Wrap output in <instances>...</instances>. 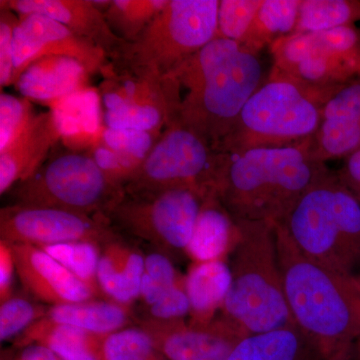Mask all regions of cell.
Instances as JSON below:
<instances>
[{
    "instance_id": "33",
    "label": "cell",
    "mask_w": 360,
    "mask_h": 360,
    "mask_svg": "<svg viewBox=\"0 0 360 360\" xmlns=\"http://www.w3.org/2000/svg\"><path fill=\"white\" fill-rule=\"evenodd\" d=\"M37 113L28 99L0 94V153L15 141L33 122Z\"/></svg>"
},
{
    "instance_id": "22",
    "label": "cell",
    "mask_w": 360,
    "mask_h": 360,
    "mask_svg": "<svg viewBox=\"0 0 360 360\" xmlns=\"http://www.w3.org/2000/svg\"><path fill=\"white\" fill-rule=\"evenodd\" d=\"M106 336L56 323L44 317L23 331L15 345L20 347L44 345L63 360H103V345Z\"/></svg>"
},
{
    "instance_id": "38",
    "label": "cell",
    "mask_w": 360,
    "mask_h": 360,
    "mask_svg": "<svg viewBox=\"0 0 360 360\" xmlns=\"http://www.w3.org/2000/svg\"><path fill=\"white\" fill-rule=\"evenodd\" d=\"M338 175L355 198L360 202V149L345 158Z\"/></svg>"
},
{
    "instance_id": "7",
    "label": "cell",
    "mask_w": 360,
    "mask_h": 360,
    "mask_svg": "<svg viewBox=\"0 0 360 360\" xmlns=\"http://www.w3.org/2000/svg\"><path fill=\"white\" fill-rule=\"evenodd\" d=\"M219 0H167L162 11L110 65L137 77L162 82L215 39Z\"/></svg>"
},
{
    "instance_id": "31",
    "label": "cell",
    "mask_w": 360,
    "mask_h": 360,
    "mask_svg": "<svg viewBox=\"0 0 360 360\" xmlns=\"http://www.w3.org/2000/svg\"><path fill=\"white\" fill-rule=\"evenodd\" d=\"M181 278L170 257L158 251L149 253L144 257L139 298L146 307H150L174 290Z\"/></svg>"
},
{
    "instance_id": "23",
    "label": "cell",
    "mask_w": 360,
    "mask_h": 360,
    "mask_svg": "<svg viewBox=\"0 0 360 360\" xmlns=\"http://www.w3.org/2000/svg\"><path fill=\"white\" fill-rule=\"evenodd\" d=\"M229 360H326L297 326L246 336Z\"/></svg>"
},
{
    "instance_id": "25",
    "label": "cell",
    "mask_w": 360,
    "mask_h": 360,
    "mask_svg": "<svg viewBox=\"0 0 360 360\" xmlns=\"http://www.w3.org/2000/svg\"><path fill=\"white\" fill-rule=\"evenodd\" d=\"M45 317L56 323L82 328L98 335H108L129 328L134 322L130 307L110 300L56 305L47 310Z\"/></svg>"
},
{
    "instance_id": "1",
    "label": "cell",
    "mask_w": 360,
    "mask_h": 360,
    "mask_svg": "<svg viewBox=\"0 0 360 360\" xmlns=\"http://www.w3.org/2000/svg\"><path fill=\"white\" fill-rule=\"evenodd\" d=\"M262 77L259 54L238 42L214 39L163 79L168 122L184 125L219 153Z\"/></svg>"
},
{
    "instance_id": "36",
    "label": "cell",
    "mask_w": 360,
    "mask_h": 360,
    "mask_svg": "<svg viewBox=\"0 0 360 360\" xmlns=\"http://www.w3.org/2000/svg\"><path fill=\"white\" fill-rule=\"evenodd\" d=\"M146 319L155 321L184 319L187 314H191V304L186 293V277H182L174 290H170L155 304L146 307Z\"/></svg>"
},
{
    "instance_id": "28",
    "label": "cell",
    "mask_w": 360,
    "mask_h": 360,
    "mask_svg": "<svg viewBox=\"0 0 360 360\" xmlns=\"http://www.w3.org/2000/svg\"><path fill=\"white\" fill-rule=\"evenodd\" d=\"M101 246L98 243L87 241H72L41 246L40 248L70 270L97 298H101L104 296L99 288L97 274L101 257Z\"/></svg>"
},
{
    "instance_id": "37",
    "label": "cell",
    "mask_w": 360,
    "mask_h": 360,
    "mask_svg": "<svg viewBox=\"0 0 360 360\" xmlns=\"http://www.w3.org/2000/svg\"><path fill=\"white\" fill-rule=\"evenodd\" d=\"M15 259L11 243L0 239V302H4L13 296Z\"/></svg>"
},
{
    "instance_id": "3",
    "label": "cell",
    "mask_w": 360,
    "mask_h": 360,
    "mask_svg": "<svg viewBox=\"0 0 360 360\" xmlns=\"http://www.w3.org/2000/svg\"><path fill=\"white\" fill-rule=\"evenodd\" d=\"M284 295L293 321L326 357L360 335V284L305 257L281 224L274 226Z\"/></svg>"
},
{
    "instance_id": "40",
    "label": "cell",
    "mask_w": 360,
    "mask_h": 360,
    "mask_svg": "<svg viewBox=\"0 0 360 360\" xmlns=\"http://www.w3.org/2000/svg\"><path fill=\"white\" fill-rule=\"evenodd\" d=\"M328 360H355L354 343L338 350Z\"/></svg>"
},
{
    "instance_id": "39",
    "label": "cell",
    "mask_w": 360,
    "mask_h": 360,
    "mask_svg": "<svg viewBox=\"0 0 360 360\" xmlns=\"http://www.w3.org/2000/svg\"><path fill=\"white\" fill-rule=\"evenodd\" d=\"M22 348L18 360H63L44 345H30Z\"/></svg>"
},
{
    "instance_id": "41",
    "label": "cell",
    "mask_w": 360,
    "mask_h": 360,
    "mask_svg": "<svg viewBox=\"0 0 360 360\" xmlns=\"http://www.w3.org/2000/svg\"><path fill=\"white\" fill-rule=\"evenodd\" d=\"M355 360H360V335L354 342Z\"/></svg>"
},
{
    "instance_id": "15",
    "label": "cell",
    "mask_w": 360,
    "mask_h": 360,
    "mask_svg": "<svg viewBox=\"0 0 360 360\" xmlns=\"http://www.w3.org/2000/svg\"><path fill=\"white\" fill-rule=\"evenodd\" d=\"M16 274L26 290L56 307L96 300L91 290L39 246L11 243Z\"/></svg>"
},
{
    "instance_id": "26",
    "label": "cell",
    "mask_w": 360,
    "mask_h": 360,
    "mask_svg": "<svg viewBox=\"0 0 360 360\" xmlns=\"http://www.w3.org/2000/svg\"><path fill=\"white\" fill-rule=\"evenodd\" d=\"M300 0H264L243 44L255 53L292 34Z\"/></svg>"
},
{
    "instance_id": "8",
    "label": "cell",
    "mask_w": 360,
    "mask_h": 360,
    "mask_svg": "<svg viewBox=\"0 0 360 360\" xmlns=\"http://www.w3.org/2000/svg\"><path fill=\"white\" fill-rule=\"evenodd\" d=\"M9 194L11 205L106 219L123 188L111 181L89 153L70 149L51 153L32 176L14 186Z\"/></svg>"
},
{
    "instance_id": "2",
    "label": "cell",
    "mask_w": 360,
    "mask_h": 360,
    "mask_svg": "<svg viewBox=\"0 0 360 360\" xmlns=\"http://www.w3.org/2000/svg\"><path fill=\"white\" fill-rule=\"evenodd\" d=\"M310 143L221 153L217 196L232 219L283 224L326 165Z\"/></svg>"
},
{
    "instance_id": "16",
    "label": "cell",
    "mask_w": 360,
    "mask_h": 360,
    "mask_svg": "<svg viewBox=\"0 0 360 360\" xmlns=\"http://www.w3.org/2000/svg\"><path fill=\"white\" fill-rule=\"evenodd\" d=\"M360 149V75L340 87L322 112L310 151L314 160H345Z\"/></svg>"
},
{
    "instance_id": "32",
    "label": "cell",
    "mask_w": 360,
    "mask_h": 360,
    "mask_svg": "<svg viewBox=\"0 0 360 360\" xmlns=\"http://www.w3.org/2000/svg\"><path fill=\"white\" fill-rule=\"evenodd\" d=\"M264 0H220L215 39L243 44Z\"/></svg>"
},
{
    "instance_id": "14",
    "label": "cell",
    "mask_w": 360,
    "mask_h": 360,
    "mask_svg": "<svg viewBox=\"0 0 360 360\" xmlns=\"http://www.w3.org/2000/svg\"><path fill=\"white\" fill-rule=\"evenodd\" d=\"M137 323L167 360H229L236 345L248 336L224 315L206 326L146 317Z\"/></svg>"
},
{
    "instance_id": "30",
    "label": "cell",
    "mask_w": 360,
    "mask_h": 360,
    "mask_svg": "<svg viewBox=\"0 0 360 360\" xmlns=\"http://www.w3.org/2000/svg\"><path fill=\"white\" fill-rule=\"evenodd\" d=\"M103 360H167L141 326H129L104 338Z\"/></svg>"
},
{
    "instance_id": "42",
    "label": "cell",
    "mask_w": 360,
    "mask_h": 360,
    "mask_svg": "<svg viewBox=\"0 0 360 360\" xmlns=\"http://www.w3.org/2000/svg\"><path fill=\"white\" fill-rule=\"evenodd\" d=\"M356 278H357V281H359V284H360V276H356Z\"/></svg>"
},
{
    "instance_id": "19",
    "label": "cell",
    "mask_w": 360,
    "mask_h": 360,
    "mask_svg": "<svg viewBox=\"0 0 360 360\" xmlns=\"http://www.w3.org/2000/svg\"><path fill=\"white\" fill-rule=\"evenodd\" d=\"M90 73L66 56H47L28 65L14 86L28 101L52 103L84 89Z\"/></svg>"
},
{
    "instance_id": "35",
    "label": "cell",
    "mask_w": 360,
    "mask_h": 360,
    "mask_svg": "<svg viewBox=\"0 0 360 360\" xmlns=\"http://www.w3.org/2000/svg\"><path fill=\"white\" fill-rule=\"evenodd\" d=\"M1 8V7H0ZM20 18L7 8L0 9V86L14 84L13 37Z\"/></svg>"
},
{
    "instance_id": "20",
    "label": "cell",
    "mask_w": 360,
    "mask_h": 360,
    "mask_svg": "<svg viewBox=\"0 0 360 360\" xmlns=\"http://www.w3.org/2000/svg\"><path fill=\"white\" fill-rule=\"evenodd\" d=\"M144 257L139 248L120 236L101 246L97 278L106 300L131 307L139 298Z\"/></svg>"
},
{
    "instance_id": "4",
    "label": "cell",
    "mask_w": 360,
    "mask_h": 360,
    "mask_svg": "<svg viewBox=\"0 0 360 360\" xmlns=\"http://www.w3.org/2000/svg\"><path fill=\"white\" fill-rule=\"evenodd\" d=\"M338 89L305 84L272 66L269 77L243 106L219 153L286 148L312 141L324 106Z\"/></svg>"
},
{
    "instance_id": "9",
    "label": "cell",
    "mask_w": 360,
    "mask_h": 360,
    "mask_svg": "<svg viewBox=\"0 0 360 360\" xmlns=\"http://www.w3.org/2000/svg\"><path fill=\"white\" fill-rule=\"evenodd\" d=\"M208 198V196H207ZM206 196L189 188L125 193L106 219L167 255L186 253Z\"/></svg>"
},
{
    "instance_id": "13",
    "label": "cell",
    "mask_w": 360,
    "mask_h": 360,
    "mask_svg": "<svg viewBox=\"0 0 360 360\" xmlns=\"http://www.w3.org/2000/svg\"><path fill=\"white\" fill-rule=\"evenodd\" d=\"M18 18L13 37L14 84L28 65L47 56L75 59L90 75L101 73L110 63L103 49L58 21L40 14Z\"/></svg>"
},
{
    "instance_id": "18",
    "label": "cell",
    "mask_w": 360,
    "mask_h": 360,
    "mask_svg": "<svg viewBox=\"0 0 360 360\" xmlns=\"http://www.w3.org/2000/svg\"><path fill=\"white\" fill-rule=\"evenodd\" d=\"M63 139L58 116L52 110L35 116L28 129L0 153V193L30 179L41 167Z\"/></svg>"
},
{
    "instance_id": "6",
    "label": "cell",
    "mask_w": 360,
    "mask_h": 360,
    "mask_svg": "<svg viewBox=\"0 0 360 360\" xmlns=\"http://www.w3.org/2000/svg\"><path fill=\"white\" fill-rule=\"evenodd\" d=\"M281 224L305 257L324 266L352 274L360 264V202L326 165Z\"/></svg>"
},
{
    "instance_id": "12",
    "label": "cell",
    "mask_w": 360,
    "mask_h": 360,
    "mask_svg": "<svg viewBox=\"0 0 360 360\" xmlns=\"http://www.w3.org/2000/svg\"><path fill=\"white\" fill-rule=\"evenodd\" d=\"M0 236L8 243L35 246L87 241L103 245L117 238L104 217H92L53 208L9 205L0 210Z\"/></svg>"
},
{
    "instance_id": "34",
    "label": "cell",
    "mask_w": 360,
    "mask_h": 360,
    "mask_svg": "<svg viewBox=\"0 0 360 360\" xmlns=\"http://www.w3.org/2000/svg\"><path fill=\"white\" fill-rule=\"evenodd\" d=\"M47 310L42 305L20 296H11L0 305V340L20 336L34 322L44 319Z\"/></svg>"
},
{
    "instance_id": "17",
    "label": "cell",
    "mask_w": 360,
    "mask_h": 360,
    "mask_svg": "<svg viewBox=\"0 0 360 360\" xmlns=\"http://www.w3.org/2000/svg\"><path fill=\"white\" fill-rule=\"evenodd\" d=\"M1 8L18 16L40 14L58 21L71 32L103 49L108 59L115 58L124 40L110 30L103 11L91 0H1Z\"/></svg>"
},
{
    "instance_id": "5",
    "label": "cell",
    "mask_w": 360,
    "mask_h": 360,
    "mask_svg": "<svg viewBox=\"0 0 360 360\" xmlns=\"http://www.w3.org/2000/svg\"><path fill=\"white\" fill-rule=\"evenodd\" d=\"M222 315L248 335L296 326L284 295L274 225L236 221Z\"/></svg>"
},
{
    "instance_id": "29",
    "label": "cell",
    "mask_w": 360,
    "mask_h": 360,
    "mask_svg": "<svg viewBox=\"0 0 360 360\" xmlns=\"http://www.w3.org/2000/svg\"><path fill=\"white\" fill-rule=\"evenodd\" d=\"M167 0H112L104 13L110 30L124 41H131L151 22Z\"/></svg>"
},
{
    "instance_id": "10",
    "label": "cell",
    "mask_w": 360,
    "mask_h": 360,
    "mask_svg": "<svg viewBox=\"0 0 360 360\" xmlns=\"http://www.w3.org/2000/svg\"><path fill=\"white\" fill-rule=\"evenodd\" d=\"M222 153L176 122H169L123 191L125 193L189 188L217 194Z\"/></svg>"
},
{
    "instance_id": "24",
    "label": "cell",
    "mask_w": 360,
    "mask_h": 360,
    "mask_svg": "<svg viewBox=\"0 0 360 360\" xmlns=\"http://www.w3.org/2000/svg\"><path fill=\"white\" fill-rule=\"evenodd\" d=\"M231 272L224 260L193 264L186 277V288L194 326H206L222 309L231 288Z\"/></svg>"
},
{
    "instance_id": "11",
    "label": "cell",
    "mask_w": 360,
    "mask_h": 360,
    "mask_svg": "<svg viewBox=\"0 0 360 360\" xmlns=\"http://www.w3.org/2000/svg\"><path fill=\"white\" fill-rule=\"evenodd\" d=\"M274 68L322 89H338L360 75V30L355 25L290 34L269 47Z\"/></svg>"
},
{
    "instance_id": "27",
    "label": "cell",
    "mask_w": 360,
    "mask_h": 360,
    "mask_svg": "<svg viewBox=\"0 0 360 360\" xmlns=\"http://www.w3.org/2000/svg\"><path fill=\"white\" fill-rule=\"evenodd\" d=\"M360 20L359 0H300L292 34L326 32Z\"/></svg>"
},
{
    "instance_id": "21",
    "label": "cell",
    "mask_w": 360,
    "mask_h": 360,
    "mask_svg": "<svg viewBox=\"0 0 360 360\" xmlns=\"http://www.w3.org/2000/svg\"><path fill=\"white\" fill-rule=\"evenodd\" d=\"M236 221L219 202L217 194L203 201L186 255L194 264L224 260L236 238Z\"/></svg>"
}]
</instances>
